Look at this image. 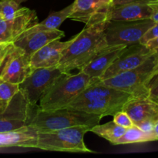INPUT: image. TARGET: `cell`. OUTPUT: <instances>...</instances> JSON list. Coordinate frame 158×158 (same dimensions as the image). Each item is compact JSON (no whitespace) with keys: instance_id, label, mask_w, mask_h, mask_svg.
I'll return each instance as SVG.
<instances>
[{"instance_id":"obj_1","label":"cell","mask_w":158,"mask_h":158,"mask_svg":"<svg viewBox=\"0 0 158 158\" xmlns=\"http://www.w3.org/2000/svg\"><path fill=\"white\" fill-rule=\"evenodd\" d=\"M108 20L94 23L86 27L76 36L63 52L57 67L63 73L73 69L81 70L96 56L107 47L105 27Z\"/></svg>"},{"instance_id":"obj_2","label":"cell","mask_w":158,"mask_h":158,"mask_svg":"<svg viewBox=\"0 0 158 158\" xmlns=\"http://www.w3.org/2000/svg\"><path fill=\"white\" fill-rule=\"evenodd\" d=\"M133 97H134L131 94L108 86L98 80L83 89L65 108L97 114L103 118L123 110L127 102Z\"/></svg>"},{"instance_id":"obj_3","label":"cell","mask_w":158,"mask_h":158,"mask_svg":"<svg viewBox=\"0 0 158 158\" xmlns=\"http://www.w3.org/2000/svg\"><path fill=\"white\" fill-rule=\"evenodd\" d=\"M98 80L100 79L89 77L83 71L76 74L64 73L41 97L38 108L53 111L66 107L83 89Z\"/></svg>"},{"instance_id":"obj_4","label":"cell","mask_w":158,"mask_h":158,"mask_svg":"<svg viewBox=\"0 0 158 158\" xmlns=\"http://www.w3.org/2000/svg\"><path fill=\"white\" fill-rule=\"evenodd\" d=\"M102 117L94 114L81 110L63 108L53 111H45L37 107L30 122L38 133L47 132L75 126L99 124Z\"/></svg>"},{"instance_id":"obj_5","label":"cell","mask_w":158,"mask_h":158,"mask_svg":"<svg viewBox=\"0 0 158 158\" xmlns=\"http://www.w3.org/2000/svg\"><path fill=\"white\" fill-rule=\"evenodd\" d=\"M89 126H75L47 132L38 133L36 149L69 153H93L84 143Z\"/></svg>"},{"instance_id":"obj_6","label":"cell","mask_w":158,"mask_h":158,"mask_svg":"<svg viewBox=\"0 0 158 158\" xmlns=\"http://www.w3.org/2000/svg\"><path fill=\"white\" fill-rule=\"evenodd\" d=\"M158 58V48L152 56L134 69L101 80L110 86L124 91L133 97L148 96V84Z\"/></svg>"},{"instance_id":"obj_7","label":"cell","mask_w":158,"mask_h":158,"mask_svg":"<svg viewBox=\"0 0 158 158\" xmlns=\"http://www.w3.org/2000/svg\"><path fill=\"white\" fill-rule=\"evenodd\" d=\"M35 106L19 89L9 102L0 104V132L13 131L29 126Z\"/></svg>"},{"instance_id":"obj_8","label":"cell","mask_w":158,"mask_h":158,"mask_svg":"<svg viewBox=\"0 0 158 158\" xmlns=\"http://www.w3.org/2000/svg\"><path fill=\"white\" fill-rule=\"evenodd\" d=\"M155 24L151 19L134 21L108 20L105 27V37L108 46L131 45L140 43L143 35Z\"/></svg>"},{"instance_id":"obj_9","label":"cell","mask_w":158,"mask_h":158,"mask_svg":"<svg viewBox=\"0 0 158 158\" xmlns=\"http://www.w3.org/2000/svg\"><path fill=\"white\" fill-rule=\"evenodd\" d=\"M63 73L57 66L36 68L20 83L19 89L31 104L36 106L45 93Z\"/></svg>"},{"instance_id":"obj_10","label":"cell","mask_w":158,"mask_h":158,"mask_svg":"<svg viewBox=\"0 0 158 158\" xmlns=\"http://www.w3.org/2000/svg\"><path fill=\"white\" fill-rule=\"evenodd\" d=\"M134 125L144 131H153L158 121V103L148 96L133 97L123 108Z\"/></svg>"},{"instance_id":"obj_11","label":"cell","mask_w":158,"mask_h":158,"mask_svg":"<svg viewBox=\"0 0 158 158\" xmlns=\"http://www.w3.org/2000/svg\"><path fill=\"white\" fill-rule=\"evenodd\" d=\"M64 36L63 31L48 29L38 23L24 31L13 42V44L23 49L31 58L34 52L45 45L53 40H61Z\"/></svg>"},{"instance_id":"obj_12","label":"cell","mask_w":158,"mask_h":158,"mask_svg":"<svg viewBox=\"0 0 158 158\" xmlns=\"http://www.w3.org/2000/svg\"><path fill=\"white\" fill-rule=\"evenodd\" d=\"M156 51L141 43L131 45L125 48L102 77L101 80L110 78L124 71L134 69L146 61Z\"/></svg>"},{"instance_id":"obj_13","label":"cell","mask_w":158,"mask_h":158,"mask_svg":"<svg viewBox=\"0 0 158 158\" xmlns=\"http://www.w3.org/2000/svg\"><path fill=\"white\" fill-rule=\"evenodd\" d=\"M32 70L30 57L23 49L13 44L0 70V78L20 84Z\"/></svg>"},{"instance_id":"obj_14","label":"cell","mask_w":158,"mask_h":158,"mask_svg":"<svg viewBox=\"0 0 158 158\" xmlns=\"http://www.w3.org/2000/svg\"><path fill=\"white\" fill-rule=\"evenodd\" d=\"M69 19L83 23L86 26L108 20V11L111 6L103 0H75Z\"/></svg>"},{"instance_id":"obj_15","label":"cell","mask_w":158,"mask_h":158,"mask_svg":"<svg viewBox=\"0 0 158 158\" xmlns=\"http://www.w3.org/2000/svg\"><path fill=\"white\" fill-rule=\"evenodd\" d=\"M38 23L36 12L26 7L22 8L20 13L15 18L0 19V43H13L24 31Z\"/></svg>"},{"instance_id":"obj_16","label":"cell","mask_w":158,"mask_h":158,"mask_svg":"<svg viewBox=\"0 0 158 158\" xmlns=\"http://www.w3.org/2000/svg\"><path fill=\"white\" fill-rule=\"evenodd\" d=\"M73 40V38L65 42L56 40L40 48L32 54L30 58V64L32 69L57 66L63 52L71 44Z\"/></svg>"},{"instance_id":"obj_17","label":"cell","mask_w":158,"mask_h":158,"mask_svg":"<svg viewBox=\"0 0 158 158\" xmlns=\"http://www.w3.org/2000/svg\"><path fill=\"white\" fill-rule=\"evenodd\" d=\"M152 10L148 0L133 2L118 6H110L107 19L111 21H134L151 19Z\"/></svg>"},{"instance_id":"obj_18","label":"cell","mask_w":158,"mask_h":158,"mask_svg":"<svg viewBox=\"0 0 158 158\" xmlns=\"http://www.w3.org/2000/svg\"><path fill=\"white\" fill-rule=\"evenodd\" d=\"M126 47L127 46L124 45L108 46L100 53L97 54L88 64H86L80 71H83L89 77L101 80L106 69L122 53Z\"/></svg>"},{"instance_id":"obj_19","label":"cell","mask_w":158,"mask_h":158,"mask_svg":"<svg viewBox=\"0 0 158 158\" xmlns=\"http://www.w3.org/2000/svg\"><path fill=\"white\" fill-rule=\"evenodd\" d=\"M38 131L33 127L26 126L9 132H0V149L23 148L36 149Z\"/></svg>"},{"instance_id":"obj_20","label":"cell","mask_w":158,"mask_h":158,"mask_svg":"<svg viewBox=\"0 0 158 158\" xmlns=\"http://www.w3.org/2000/svg\"><path fill=\"white\" fill-rule=\"evenodd\" d=\"M156 140H158V137L154 131H144L134 124L131 127L127 128L124 134L117 140L115 145L145 143Z\"/></svg>"},{"instance_id":"obj_21","label":"cell","mask_w":158,"mask_h":158,"mask_svg":"<svg viewBox=\"0 0 158 158\" xmlns=\"http://www.w3.org/2000/svg\"><path fill=\"white\" fill-rule=\"evenodd\" d=\"M126 129L127 128L119 126L113 120L103 124L99 123L95 125L91 128L90 131L98 135L99 137H103L105 140H108L112 144L115 145L117 140L124 134Z\"/></svg>"},{"instance_id":"obj_22","label":"cell","mask_w":158,"mask_h":158,"mask_svg":"<svg viewBox=\"0 0 158 158\" xmlns=\"http://www.w3.org/2000/svg\"><path fill=\"white\" fill-rule=\"evenodd\" d=\"M73 8V3L70 4L69 6H66L63 9L57 12H52L43 21L40 23L42 26L51 29H59L62 23L66 19H69V15H71Z\"/></svg>"},{"instance_id":"obj_23","label":"cell","mask_w":158,"mask_h":158,"mask_svg":"<svg viewBox=\"0 0 158 158\" xmlns=\"http://www.w3.org/2000/svg\"><path fill=\"white\" fill-rule=\"evenodd\" d=\"M22 8L15 0H0V19H11L15 18L20 13Z\"/></svg>"},{"instance_id":"obj_24","label":"cell","mask_w":158,"mask_h":158,"mask_svg":"<svg viewBox=\"0 0 158 158\" xmlns=\"http://www.w3.org/2000/svg\"><path fill=\"white\" fill-rule=\"evenodd\" d=\"M19 90V84L0 78V104L9 102Z\"/></svg>"},{"instance_id":"obj_25","label":"cell","mask_w":158,"mask_h":158,"mask_svg":"<svg viewBox=\"0 0 158 158\" xmlns=\"http://www.w3.org/2000/svg\"><path fill=\"white\" fill-rule=\"evenodd\" d=\"M113 117H114V121L119 126H121L124 128H129L134 125L130 116L123 110L118 111Z\"/></svg>"},{"instance_id":"obj_26","label":"cell","mask_w":158,"mask_h":158,"mask_svg":"<svg viewBox=\"0 0 158 158\" xmlns=\"http://www.w3.org/2000/svg\"><path fill=\"white\" fill-rule=\"evenodd\" d=\"M148 97L158 103V72L153 75L148 84Z\"/></svg>"},{"instance_id":"obj_27","label":"cell","mask_w":158,"mask_h":158,"mask_svg":"<svg viewBox=\"0 0 158 158\" xmlns=\"http://www.w3.org/2000/svg\"><path fill=\"white\" fill-rule=\"evenodd\" d=\"M12 46H13V43H11V42L0 43V70H1Z\"/></svg>"},{"instance_id":"obj_28","label":"cell","mask_w":158,"mask_h":158,"mask_svg":"<svg viewBox=\"0 0 158 158\" xmlns=\"http://www.w3.org/2000/svg\"><path fill=\"white\" fill-rule=\"evenodd\" d=\"M158 37V22L155 23V24L143 35L140 40V43L145 45L149 40Z\"/></svg>"},{"instance_id":"obj_29","label":"cell","mask_w":158,"mask_h":158,"mask_svg":"<svg viewBox=\"0 0 158 158\" xmlns=\"http://www.w3.org/2000/svg\"><path fill=\"white\" fill-rule=\"evenodd\" d=\"M148 4L152 10L151 19L157 23L158 22V0H148Z\"/></svg>"},{"instance_id":"obj_30","label":"cell","mask_w":158,"mask_h":158,"mask_svg":"<svg viewBox=\"0 0 158 158\" xmlns=\"http://www.w3.org/2000/svg\"><path fill=\"white\" fill-rule=\"evenodd\" d=\"M145 45L151 49H157V48H158V37H156V38L149 40Z\"/></svg>"},{"instance_id":"obj_31","label":"cell","mask_w":158,"mask_h":158,"mask_svg":"<svg viewBox=\"0 0 158 158\" xmlns=\"http://www.w3.org/2000/svg\"><path fill=\"white\" fill-rule=\"evenodd\" d=\"M137 1H140V0H113V2H112V5H111V6L126 4V3L133 2H137Z\"/></svg>"},{"instance_id":"obj_32","label":"cell","mask_w":158,"mask_h":158,"mask_svg":"<svg viewBox=\"0 0 158 158\" xmlns=\"http://www.w3.org/2000/svg\"><path fill=\"white\" fill-rule=\"evenodd\" d=\"M157 72H158V58H157V63H156L155 66H154V70H153V72H152V74H151V77H153V75H154V74H155L156 73H157ZM150 80H151V79H150Z\"/></svg>"},{"instance_id":"obj_33","label":"cell","mask_w":158,"mask_h":158,"mask_svg":"<svg viewBox=\"0 0 158 158\" xmlns=\"http://www.w3.org/2000/svg\"><path fill=\"white\" fill-rule=\"evenodd\" d=\"M153 131H154V134H155L156 136H157V137H158V121L157 122V123L155 124V126H154Z\"/></svg>"},{"instance_id":"obj_34","label":"cell","mask_w":158,"mask_h":158,"mask_svg":"<svg viewBox=\"0 0 158 158\" xmlns=\"http://www.w3.org/2000/svg\"><path fill=\"white\" fill-rule=\"evenodd\" d=\"M103 1H104L106 3H107L108 5H110V6H111V5H112L113 0H103Z\"/></svg>"},{"instance_id":"obj_35","label":"cell","mask_w":158,"mask_h":158,"mask_svg":"<svg viewBox=\"0 0 158 158\" xmlns=\"http://www.w3.org/2000/svg\"><path fill=\"white\" fill-rule=\"evenodd\" d=\"M15 2H16L17 3H19V4H21V3H23V2H26V1H27V0H15Z\"/></svg>"}]
</instances>
